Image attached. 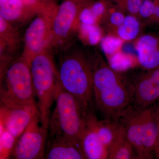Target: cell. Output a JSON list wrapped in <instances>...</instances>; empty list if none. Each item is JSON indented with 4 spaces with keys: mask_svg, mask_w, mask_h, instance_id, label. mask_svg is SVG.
I'll return each mask as SVG.
<instances>
[{
    "mask_svg": "<svg viewBox=\"0 0 159 159\" xmlns=\"http://www.w3.org/2000/svg\"><path fill=\"white\" fill-rule=\"evenodd\" d=\"M93 97L105 119L118 121L133 101L134 85L128 83L102 57L92 55Z\"/></svg>",
    "mask_w": 159,
    "mask_h": 159,
    "instance_id": "cell-1",
    "label": "cell"
},
{
    "mask_svg": "<svg viewBox=\"0 0 159 159\" xmlns=\"http://www.w3.org/2000/svg\"><path fill=\"white\" fill-rule=\"evenodd\" d=\"M57 67L61 85L89 110L93 97L92 55L73 45L59 52Z\"/></svg>",
    "mask_w": 159,
    "mask_h": 159,
    "instance_id": "cell-2",
    "label": "cell"
},
{
    "mask_svg": "<svg viewBox=\"0 0 159 159\" xmlns=\"http://www.w3.org/2000/svg\"><path fill=\"white\" fill-rule=\"evenodd\" d=\"M48 48L36 55L30 63L32 84L41 123L48 127L51 108L55 101L60 82L53 56Z\"/></svg>",
    "mask_w": 159,
    "mask_h": 159,
    "instance_id": "cell-3",
    "label": "cell"
},
{
    "mask_svg": "<svg viewBox=\"0 0 159 159\" xmlns=\"http://www.w3.org/2000/svg\"><path fill=\"white\" fill-rule=\"evenodd\" d=\"M149 107L131 105L118 120L139 159L151 157L158 135L159 119Z\"/></svg>",
    "mask_w": 159,
    "mask_h": 159,
    "instance_id": "cell-4",
    "label": "cell"
},
{
    "mask_svg": "<svg viewBox=\"0 0 159 159\" xmlns=\"http://www.w3.org/2000/svg\"><path fill=\"white\" fill-rule=\"evenodd\" d=\"M55 107L49 120L48 134L61 135L77 145L85 126L87 111L73 95L60 85Z\"/></svg>",
    "mask_w": 159,
    "mask_h": 159,
    "instance_id": "cell-5",
    "label": "cell"
},
{
    "mask_svg": "<svg viewBox=\"0 0 159 159\" xmlns=\"http://www.w3.org/2000/svg\"><path fill=\"white\" fill-rule=\"evenodd\" d=\"M1 103L37 107L30 66L21 55L1 76Z\"/></svg>",
    "mask_w": 159,
    "mask_h": 159,
    "instance_id": "cell-6",
    "label": "cell"
},
{
    "mask_svg": "<svg viewBox=\"0 0 159 159\" xmlns=\"http://www.w3.org/2000/svg\"><path fill=\"white\" fill-rule=\"evenodd\" d=\"M93 0H62L53 19L52 48L57 53L73 43L83 8Z\"/></svg>",
    "mask_w": 159,
    "mask_h": 159,
    "instance_id": "cell-7",
    "label": "cell"
},
{
    "mask_svg": "<svg viewBox=\"0 0 159 159\" xmlns=\"http://www.w3.org/2000/svg\"><path fill=\"white\" fill-rule=\"evenodd\" d=\"M48 129L41 123L38 114L17 139L10 157L16 159H45Z\"/></svg>",
    "mask_w": 159,
    "mask_h": 159,
    "instance_id": "cell-8",
    "label": "cell"
},
{
    "mask_svg": "<svg viewBox=\"0 0 159 159\" xmlns=\"http://www.w3.org/2000/svg\"><path fill=\"white\" fill-rule=\"evenodd\" d=\"M30 22L25 32L20 55L29 64L31 60L42 51L48 48H52L53 39L52 17L39 14Z\"/></svg>",
    "mask_w": 159,
    "mask_h": 159,
    "instance_id": "cell-9",
    "label": "cell"
},
{
    "mask_svg": "<svg viewBox=\"0 0 159 159\" xmlns=\"http://www.w3.org/2000/svg\"><path fill=\"white\" fill-rule=\"evenodd\" d=\"M37 114L39 115V113L36 107L1 103V126L17 140Z\"/></svg>",
    "mask_w": 159,
    "mask_h": 159,
    "instance_id": "cell-10",
    "label": "cell"
},
{
    "mask_svg": "<svg viewBox=\"0 0 159 159\" xmlns=\"http://www.w3.org/2000/svg\"><path fill=\"white\" fill-rule=\"evenodd\" d=\"M21 44L19 29L0 17V64L8 66L16 59Z\"/></svg>",
    "mask_w": 159,
    "mask_h": 159,
    "instance_id": "cell-11",
    "label": "cell"
},
{
    "mask_svg": "<svg viewBox=\"0 0 159 159\" xmlns=\"http://www.w3.org/2000/svg\"><path fill=\"white\" fill-rule=\"evenodd\" d=\"M45 159H85L81 148L66 137L49 134L46 143Z\"/></svg>",
    "mask_w": 159,
    "mask_h": 159,
    "instance_id": "cell-12",
    "label": "cell"
},
{
    "mask_svg": "<svg viewBox=\"0 0 159 159\" xmlns=\"http://www.w3.org/2000/svg\"><path fill=\"white\" fill-rule=\"evenodd\" d=\"M134 87V105L149 106L159 98V69L139 78Z\"/></svg>",
    "mask_w": 159,
    "mask_h": 159,
    "instance_id": "cell-13",
    "label": "cell"
},
{
    "mask_svg": "<svg viewBox=\"0 0 159 159\" xmlns=\"http://www.w3.org/2000/svg\"><path fill=\"white\" fill-rule=\"evenodd\" d=\"M37 15L21 0H0V17L17 29Z\"/></svg>",
    "mask_w": 159,
    "mask_h": 159,
    "instance_id": "cell-14",
    "label": "cell"
},
{
    "mask_svg": "<svg viewBox=\"0 0 159 159\" xmlns=\"http://www.w3.org/2000/svg\"><path fill=\"white\" fill-rule=\"evenodd\" d=\"M139 62L148 70L159 67V34H147L142 36L137 44Z\"/></svg>",
    "mask_w": 159,
    "mask_h": 159,
    "instance_id": "cell-15",
    "label": "cell"
},
{
    "mask_svg": "<svg viewBox=\"0 0 159 159\" xmlns=\"http://www.w3.org/2000/svg\"><path fill=\"white\" fill-rule=\"evenodd\" d=\"M79 145L85 159H108V148L86 120L85 126L80 139Z\"/></svg>",
    "mask_w": 159,
    "mask_h": 159,
    "instance_id": "cell-16",
    "label": "cell"
},
{
    "mask_svg": "<svg viewBox=\"0 0 159 159\" xmlns=\"http://www.w3.org/2000/svg\"><path fill=\"white\" fill-rule=\"evenodd\" d=\"M108 159H139L134 147L126 138L125 131L110 146Z\"/></svg>",
    "mask_w": 159,
    "mask_h": 159,
    "instance_id": "cell-17",
    "label": "cell"
},
{
    "mask_svg": "<svg viewBox=\"0 0 159 159\" xmlns=\"http://www.w3.org/2000/svg\"><path fill=\"white\" fill-rule=\"evenodd\" d=\"M87 45H96L102 39V31L98 25L78 24L76 35Z\"/></svg>",
    "mask_w": 159,
    "mask_h": 159,
    "instance_id": "cell-18",
    "label": "cell"
},
{
    "mask_svg": "<svg viewBox=\"0 0 159 159\" xmlns=\"http://www.w3.org/2000/svg\"><path fill=\"white\" fill-rule=\"evenodd\" d=\"M118 36L123 40L134 39L139 34L140 25L138 20L132 16H125L123 23L118 27Z\"/></svg>",
    "mask_w": 159,
    "mask_h": 159,
    "instance_id": "cell-19",
    "label": "cell"
},
{
    "mask_svg": "<svg viewBox=\"0 0 159 159\" xmlns=\"http://www.w3.org/2000/svg\"><path fill=\"white\" fill-rule=\"evenodd\" d=\"M37 15L44 14L54 18L58 4L56 0H21Z\"/></svg>",
    "mask_w": 159,
    "mask_h": 159,
    "instance_id": "cell-20",
    "label": "cell"
},
{
    "mask_svg": "<svg viewBox=\"0 0 159 159\" xmlns=\"http://www.w3.org/2000/svg\"><path fill=\"white\" fill-rule=\"evenodd\" d=\"M0 139V157L1 159L9 158L17 140L1 126Z\"/></svg>",
    "mask_w": 159,
    "mask_h": 159,
    "instance_id": "cell-21",
    "label": "cell"
},
{
    "mask_svg": "<svg viewBox=\"0 0 159 159\" xmlns=\"http://www.w3.org/2000/svg\"><path fill=\"white\" fill-rule=\"evenodd\" d=\"M101 47L106 55H112L119 51L123 43V40L119 37L107 36L101 40Z\"/></svg>",
    "mask_w": 159,
    "mask_h": 159,
    "instance_id": "cell-22",
    "label": "cell"
},
{
    "mask_svg": "<svg viewBox=\"0 0 159 159\" xmlns=\"http://www.w3.org/2000/svg\"><path fill=\"white\" fill-rule=\"evenodd\" d=\"M110 64L111 67L115 70H123L129 67L131 60L129 55L118 51L111 56Z\"/></svg>",
    "mask_w": 159,
    "mask_h": 159,
    "instance_id": "cell-23",
    "label": "cell"
},
{
    "mask_svg": "<svg viewBox=\"0 0 159 159\" xmlns=\"http://www.w3.org/2000/svg\"><path fill=\"white\" fill-rule=\"evenodd\" d=\"M120 8L131 14H139V9L143 0H111Z\"/></svg>",
    "mask_w": 159,
    "mask_h": 159,
    "instance_id": "cell-24",
    "label": "cell"
},
{
    "mask_svg": "<svg viewBox=\"0 0 159 159\" xmlns=\"http://www.w3.org/2000/svg\"><path fill=\"white\" fill-rule=\"evenodd\" d=\"M156 5L151 0H143L139 14L143 18H148L153 15Z\"/></svg>",
    "mask_w": 159,
    "mask_h": 159,
    "instance_id": "cell-25",
    "label": "cell"
},
{
    "mask_svg": "<svg viewBox=\"0 0 159 159\" xmlns=\"http://www.w3.org/2000/svg\"><path fill=\"white\" fill-rule=\"evenodd\" d=\"M125 16L122 12L115 11L112 12L110 17V21L112 25L117 28L124 21Z\"/></svg>",
    "mask_w": 159,
    "mask_h": 159,
    "instance_id": "cell-26",
    "label": "cell"
},
{
    "mask_svg": "<svg viewBox=\"0 0 159 159\" xmlns=\"http://www.w3.org/2000/svg\"><path fill=\"white\" fill-rule=\"evenodd\" d=\"M154 16L156 19L159 20V6H156L154 12L153 14Z\"/></svg>",
    "mask_w": 159,
    "mask_h": 159,
    "instance_id": "cell-27",
    "label": "cell"
},
{
    "mask_svg": "<svg viewBox=\"0 0 159 159\" xmlns=\"http://www.w3.org/2000/svg\"><path fill=\"white\" fill-rule=\"evenodd\" d=\"M156 149L159 150V130L157 139V143L156 144L155 148V150H156Z\"/></svg>",
    "mask_w": 159,
    "mask_h": 159,
    "instance_id": "cell-28",
    "label": "cell"
}]
</instances>
